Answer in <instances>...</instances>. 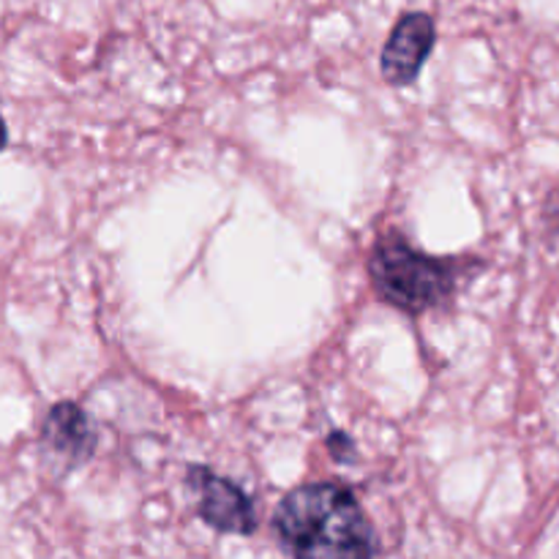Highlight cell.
Segmentation results:
<instances>
[{"instance_id": "cell-2", "label": "cell", "mask_w": 559, "mask_h": 559, "mask_svg": "<svg viewBox=\"0 0 559 559\" xmlns=\"http://www.w3.org/2000/svg\"><path fill=\"white\" fill-rule=\"evenodd\" d=\"M366 267L382 304L409 317H420L445 306L456 295L462 278L469 276L473 262L426 254L402 233L391 229L371 246Z\"/></svg>"}, {"instance_id": "cell-7", "label": "cell", "mask_w": 559, "mask_h": 559, "mask_svg": "<svg viewBox=\"0 0 559 559\" xmlns=\"http://www.w3.org/2000/svg\"><path fill=\"white\" fill-rule=\"evenodd\" d=\"M5 145H9V129H5V118L3 112H0V151H3Z\"/></svg>"}, {"instance_id": "cell-5", "label": "cell", "mask_w": 559, "mask_h": 559, "mask_svg": "<svg viewBox=\"0 0 559 559\" xmlns=\"http://www.w3.org/2000/svg\"><path fill=\"white\" fill-rule=\"evenodd\" d=\"M41 445L69 467H80L96 453L98 435L80 404L58 402L41 424Z\"/></svg>"}, {"instance_id": "cell-4", "label": "cell", "mask_w": 559, "mask_h": 559, "mask_svg": "<svg viewBox=\"0 0 559 559\" xmlns=\"http://www.w3.org/2000/svg\"><path fill=\"white\" fill-rule=\"evenodd\" d=\"M437 44V22L429 11L399 16L380 55V74L391 87H407L418 80Z\"/></svg>"}, {"instance_id": "cell-3", "label": "cell", "mask_w": 559, "mask_h": 559, "mask_svg": "<svg viewBox=\"0 0 559 559\" xmlns=\"http://www.w3.org/2000/svg\"><path fill=\"white\" fill-rule=\"evenodd\" d=\"M186 484L197 497V513L207 527L227 535H251L257 530L254 502L243 489L211 467L191 464L186 469Z\"/></svg>"}, {"instance_id": "cell-6", "label": "cell", "mask_w": 559, "mask_h": 559, "mask_svg": "<svg viewBox=\"0 0 559 559\" xmlns=\"http://www.w3.org/2000/svg\"><path fill=\"white\" fill-rule=\"evenodd\" d=\"M328 451L333 453L336 462H353L355 459V445L353 440H349V435H344V431H333V435L328 437Z\"/></svg>"}, {"instance_id": "cell-1", "label": "cell", "mask_w": 559, "mask_h": 559, "mask_svg": "<svg viewBox=\"0 0 559 559\" xmlns=\"http://www.w3.org/2000/svg\"><path fill=\"white\" fill-rule=\"evenodd\" d=\"M273 530L295 559H374L377 535L358 497L342 484H306L273 513Z\"/></svg>"}]
</instances>
